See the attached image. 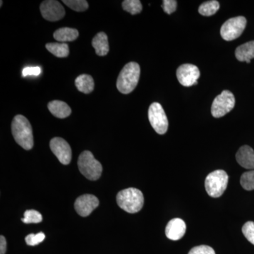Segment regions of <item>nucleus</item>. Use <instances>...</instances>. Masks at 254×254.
<instances>
[{
    "label": "nucleus",
    "instance_id": "f257e3e1",
    "mask_svg": "<svg viewBox=\"0 0 254 254\" xmlns=\"http://www.w3.org/2000/svg\"><path fill=\"white\" fill-rule=\"evenodd\" d=\"M11 131L15 141L23 149L28 150L33 148V131L27 118L23 115H16L11 124Z\"/></svg>",
    "mask_w": 254,
    "mask_h": 254
},
{
    "label": "nucleus",
    "instance_id": "f03ea898",
    "mask_svg": "<svg viewBox=\"0 0 254 254\" xmlns=\"http://www.w3.org/2000/svg\"><path fill=\"white\" fill-rule=\"evenodd\" d=\"M141 68L138 63L131 62L122 69L117 81V88L120 93L128 94L136 88L140 78Z\"/></svg>",
    "mask_w": 254,
    "mask_h": 254
},
{
    "label": "nucleus",
    "instance_id": "7ed1b4c3",
    "mask_svg": "<svg viewBox=\"0 0 254 254\" xmlns=\"http://www.w3.org/2000/svg\"><path fill=\"white\" fill-rule=\"evenodd\" d=\"M117 203L120 208L128 213H136L144 204V197L141 190L135 188L122 190L117 195Z\"/></svg>",
    "mask_w": 254,
    "mask_h": 254
},
{
    "label": "nucleus",
    "instance_id": "20e7f679",
    "mask_svg": "<svg viewBox=\"0 0 254 254\" xmlns=\"http://www.w3.org/2000/svg\"><path fill=\"white\" fill-rule=\"evenodd\" d=\"M78 166L82 175L92 181L98 180L103 172L101 164L95 158L93 153L88 150L83 151L80 155Z\"/></svg>",
    "mask_w": 254,
    "mask_h": 254
},
{
    "label": "nucleus",
    "instance_id": "39448f33",
    "mask_svg": "<svg viewBox=\"0 0 254 254\" xmlns=\"http://www.w3.org/2000/svg\"><path fill=\"white\" fill-rule=\"evenodd\" d=\"M228 181L229 177L226 172L222 170H215L205 178V190L210 197L219 198L226 190Z\"/></svg>",
    "mask_w": 254,
    "mask_h": 254
},
{
    "label": "nucleus",
    "instance_id": "423d86ee",
    "mask_svg": "<svg viewBox=\"0 0 254 254\" xmlns=\"http://www.w3.org/2000/svg\"><path fill=\"white\" fill-rule=\"evenodd\" d=\"M247 23V18L245 16H240L230 18L224 23L220 29L222 38L226 41L237 39L243 33Z\"/></svg>",
    "mask_w": 254,
    "mask_h": 254
},
{
    "label": "nucleus",
    "instance_id": "0eeeda50",
    "mask_svg": "<svg viewBox=\"0 0 254 254\" xmlns=\"http://www.w3.org/2000/svg\"><path fill=\"white\" fill-rule=\"evenodd\" d=\"M235 98L231 91H223L213 102L211 107L212 115L215 118L225 116L235 108Z\"/></svg>",
    "mask_w": 254,
    "mask_h": 254
},
{
    "label": "nucleus",
    "instance_id": "6e6552de",
    "mask_svg": "<svg viewBox=\"0 0 254 254\" xmlns=\"http://www.w3.org/2000/svg\"><path fill=\"white\" fill-rule=\"evenodd\" d=\"M148 119L152 127L158 134H165L168 131V118L160 103H153L150 105L148 110Z\"/></svg>",
    "mask_w": 254,
    "mask_h": 254
},
{
    "label": "nucleus",
    "instance_id": "1a4fd4ad",
    "mask_svg": "<svg viewBox=\"0 0 254 254\" xmlns=\"http://www.w3.org/2000/svg\"><path fill=\"white\" fill-rule=\"evenodd\" d=\"M200 71L195 65L191 64H185L177 70V77L179 82L183 86L190 87L198 84L200 76Z\"/></svg>",
    "mask_w": 254,
    "mask_h": 254
},
{
    "label": "nucleus",
    "instance_id": "9d476101",
    "mask_svg": "<svg viewBox=\"0 0 254 254\" xmlns=\"http://www.w3.org/2000/svg\"><path fill=\"white\" fill-rule=\"evenodd\" d=\"M43 17L49 21H57L65 16V10L59 1L55 0H46L40 6Z\"/></svg>",
    "mask_w": 254,
    "mask_h": 254
},
{
    "label": "nucleus",
    "instance_id": "9b49d317",
    "mask_svg": "<svg viewBox=\"0 0 254 254\" xmlns=\"http://www.w3.org/2000/svg\"><path fill=\"white\" fill-rule=\"evenodd\" d=\"M50 149L63 165H68L71 160V149L69 144L60 137L53 138L50 143Z\"/></svg>",
    "mask_w": 254,
    "mask_h": 254
},
{
    "label": "nucleus",
    "instance_id": "f8f14e48",
    "mask_svg": "<svg viewBox=\"0 0 254 254\" xmlns=\"http://www.w3.org/2000/svg\"><path fill=\"white\" fill-rule=\"evenodd\" d=\"M99 205V200L95 195L84 194L78 197L74 203V208L78 215L86 217Z\"/></svg>",
    "mask_w": 254,
    "mask_h": 254
},
{
    "label": "nucleus",
    "instance_id": "ddd939ff",
    "mask_svg": "<svg viewBox=\"0 0 254 254\" xmlns=\"http://www.w3.org/2000/svg\"><path fill=\"white\" fill-rule=\"evenodd\" d=\"M186 223L182 219L175 218L170 220L165 228V235L169 240H180L186 233Z\"/></svg>",
    "mask_w": 254,
    "mask_h": 254
},
{
    "label": "nucleus",
    "instance_id": "4468645a",
    "mask_svg": "<svg viewBox=\"0 0 254 254\" xmlns=\"http://www.w3.org/2000/svg\"><path fill=\"white\" fill-rule=\"evenodd\" d=\"M237 163L247 170H254V150L250 145H243L236 154Z\"/></svg>",
    "mask_w": 254,
    "mask_h": 254
},
{
    "label": "nucleus",
    "instance_id": "2eb2a0df",
    "mask_svg": "<svg viewBox=\"0 0 254 254\" xmlns=\"http://www.w3.org/2000/svg\"><path fill=\"white\" fill-rule=\"evenodd\" d=\"M92 46L95 48L98 56H105L109 52L110 47L108 36L104 32L98 33L92 41Z\"/></svg>",
    "mask_w": 254,
    "mask_h": 254
},
{
    "label": "nucleus",
    "instance_id": "dca6fc26",
    "mask_svg": "<svg viewBox=\"0 0 254 254\" xmlns=\"http://www.w3.org/2000/svg\"><path fill=\"white\" fill-rule=\"evenodd\" d=\"M50 113L56 118L64 119L67 118L71 113V110L66 103L60 100H53L48 105Z\"/></svg>",
    "mask_w": 254,
    "mask_h": 254
},
{
    "label": "nucleus",
    "instance_id": "f3484780",
    "mask_svg": "<svg viewBox=\"0 0 254 254\" xmlns=\"http://www.w3.org/2000/svg\"><path fill=\"white\" fill-rule=\"evenodd\" d=\"M235 57L240 62L250 64L254 58V41L247 42L235 50Z\"/></svg>",
    "mask_w": 254,
    "mask_h": 254
},
{
    "label": "nucleus",
    "instance_id": "a211bd4d",
    "mask_svg": "<svg viewBox=\"0 0 254 254\" xmlns=\"http://www.w3.org/2000/svg\"><path fill=\"white\" fill-rule=\"evenodd\" d=\"M75 85L78 91L85 94H88L94 89V80L90 75H80L75 80Z\"/></svg>",
    "mask_w": 254,
    "mask_h": 254
},
{
    "label": "nucleus",
    "instance_id": "6ab92c4d",
    "mask_svg": "<svg viewBox=\"0 0 254 254\" xmlns=\"http://www.w3.org/2000/svg\"><path fill=\"white\" fill-rule=\"evenodd\" d=\"M53 36L59 42H71L77 39L78 31L74 28H61L55 32Z\"/></svg>",
    "mask_w": 254,
    "mask_h": 254
},
{
    "label": "nucleus",
    "instance_id": "aec40b11",
    "mask_svg": "<svg viewBox=\"0 0 254 254\" xmlns=\"http://www.w3.org/2000/svg\"><path fill=\"white\" fill-rule=\"evenodd\" d=\"M46 49L58 58H66L69 54V48L66 43H48Z\"/></svg>",
    "mask_w": 254,
    "mask_h": 254
},
{
    "label": "nucleus",
    "instance_id": "412c9836",
    "mask_svg": "<svg viewBox=\"0 0 254 254\" xmlns=\"http://www.w3.org/2000/svg\"><path fill=\"white\" fill-rule=\"evenodd\" d=\"M220 9V3L215 0L205 1L200 5L198 12L202 16H210L215 14Z\"/></svg>",
    "mask_w": 254,
    "mask_h": 254
},
{
    "label": "nucleus",
    "instance_id": "4be33fe9",
    "mask_svg": "<svg viewBox=\"0 0 254 254\" xmlns=\"http://www.w3.org/2000/svg\"><path fill=\"white\" fill-rule=\"evenodd\" d=\"M123 7L125 11L132 15L139 14L143 9L141 1L139 0H125L123 2Z\"/></svg>",
    "mask_w": 254,
    "mask_h": 254
},
{
    "label": "nucleus",
    "instance_id": "5701e85b",
    "mask_svg": "<svg viewBox=\"0 0 254 254\" xmlns=\"http://www.w3.org/2000/svg\"><path fill=\"white\" fill-rule=\"evenodd\" d=\"M240 184L245 190H254V170H250L242 174Z\"/></svg>",
    "mask_w": 254,
    "mask_h": 254
},
{
    "label": "nucleus",
    "instance_id": "b1692460",
    "mask_svg": "<svg viewBox=\"0 0 254 254\" xmlns=\"http://www.w3.org/2000/svg\"><path fill=\"white\" fill-rule=\"evenodd\" d=\"M21 220L26 224L40 223L43 220V216L37 210H28L25 212L24 217Z\"/></svg>",
    "mask_w": 254,
    "mask_h": 254
},
{
    "label": "nucleus",
    "instance_id": "393cba45",
    "mask_svg": "<svg viewBox=\"0 0 254 254\" xmlns=\"http://www.w3.org/2000/svg\"><path fill=\"white\" fill-rule=\"evenodd\" d=\"M66 6L76 11H84L88 9V3L86 0H63Z\"/></svg>",
    "mask_w": 254,
    "mask_h": 254
},
{
    "label": "nucleus",
    "instance_id": "a878e982",
    "mask_svg": "<svg viewBox=\"0 0 254 254\" xmlns=\"http://www.w3.org/2000/svg\"><path fill=\"white\" fill-rule=\"evenodd\" d=\"M242 233L246 239L254 245V222H246L242 227Z\"/></svg>",
    "mask_w": 254,
    "mask_h": 254
},
{
    "label": "nucleus",
    "instance_id": "bb28decb",
    "mask_svg": "<svg viewBox=\"0 0 254 254\" xmlns=\"http://www.w3.org/2000/svg\"><path fill=\"white\" fill-rule=\"evenodd\" d=\"M45 238V234L43 232H39L38 234H30L26 237L25 240L28 246H36L43 242Z\"/></svg>",
    "mask_w": 254,
    "mask_h": 254
},
{
    "label": "nucleus",
    "instance_id": "cd10ccee",
    "mask_svg": "<svg viewBox=\"0 0 254 254\" xmlns=\"http://www.w3.org/2000/svg\"><path fill=\"white\" fill-rule=\"evenodd\" d=\"M188 254H215V252L209 246L200 245L192 248Z\"/></svg>",
    "mask_w": 254,
    "mask_h": 254
},
{
    "label": "nucleus",
    "instance_id": "c85d7f7f",
    "mask_svg": "<svg viewBox=\"0 0 254 254\" xmlns=\"http://www.w3.org/2000/svg\"><path fill=\"white\" fill-rule=\"evenodd\" d=\"M177 6V1L175 0H164L162 7L168 14H173L176 11Z\"/></svg>",
    "mask_w": 254,
    "mask_h": 254
},
{
    "label": "nucleus",
    "instance_id": "c756f323",
    "mask_svg": "<svg viewBox=\"0 0 254 254\" xmlns=\"http://www.w3.org/2000/svg\"><path fill=\"white\" fill-rule=\"evenodd\" d=\"M41 73V68L39 66H27L23 68L22 71L23 77L28 76H39Z\"/></svg>",
    "mask_w": 254,
    "mask_h": 254
},
{
    "label": "nucleus",
    "instance_id": "7c9ffc66",
    "mask_svg": "<svg viewBox=\"0 0 254 254\" xmlns=\"http://www.w3.org/2000/svg\"><path fill=\"white\" fill-rule=\"evenodd\" d=\"M6 250V242L4 237H0V254H5Z\"/></svg>",
    "mask_w": 254,
    "mask_h": 254
},
{
    "label": "nucleus",
    "instance_id": "2f4dec72",
    "mask_svg": "<svg viewBox=\"0 0 254 254\" xmlns=\"http://www.w3.org/2000/svg\"><path fill=\"white\" fill-rule=\"evenodd\" d=\"M2 3H3V1H1V6H2Z\"/></svg>",
    "mask_w": 254,
    "mask_h": 254
}]
</instances>
